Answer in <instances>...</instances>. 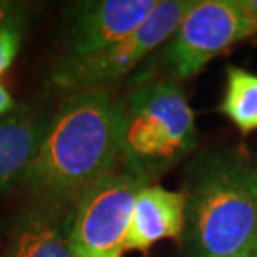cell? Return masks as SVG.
I'll return each mask as SVG.
<instances>
[{
    "label": "cell",
    "instance_id": "cell-1",
    "mask_svg": "<svg viewBox=\"0 0 257 257\" xmlns=\"http://www.w3.org/2000/svg\"><path fill=\"white\" fill-rule=\"evenodd\" d=\"M119 162V99L110 90L74 92L50 119L22 187L32 199L75 205Z\"/></svg>",
    "mask_w": 257,
    "mask_h": 257
},
{
    "label": "cell",
    "instance_id": "cell-2",
    "mask_svg": "<svg viewBox=\"0 0 257 257\" xmlns=\"http://www.w3.org/2000/svg\"><path fill=\"white\" fill-rule=\"evenodd\" d=\"M191 257H227L257 244V166L234 147H214L189 164L182 191Z\"/></svg>",
    "mask_w": 257,
    "mask_h": 257
},
{
    "label": "cell",
    "instance_id": "cell-3",
    "mask_svg": "<svg viewBox=\"0 0 257 257\" xmlns=\"http://www.w3.org/2000/svg\"><path fill=\"white\" fill-rule=\"evenodd\" d=\"M197 147L195 115L182 84L154 80L119 99V167L154 184Z\"/></svg>",
    "mask_w": 257,
    "mask_h": 257
},
{
    "label": "cell",
    "instance_id": "cell-4",
    "mask_svg": "<svg viewBox=\"0 0 257 257\" xmlns=\"http://www.w3.org/2000/svg\"><path fill=\"white\" fill-rule=\"evenodd\" d=\"M255 35V25L237 0H195L176 32L128 79V87L154 80L182 84L217 55Z\"/></svg>",
    "mask_w": 257,
    "mask_h": 257
},
{
    "label": "cell",
    "instance_id": "cell-5",
    "mask_svg": "<svg viewBox=\"0 0 257 257\" xmlns=\"http://www.w3.org/2000/svg\"><path fill=\"white\" fill-rule=\"evenodd\" d=\"M195 5V0H159L149 19L128 37L87 57H57L50 65V85L67 94L109 90L131 79L171 35Z\"/></svg>",
    "mask_w": 257,
    "mask_h": 257
},
{
    "label": "cell",
    "instance_id": "cell-6",
    "mask_svg": "<svg viewBox=\"0 0 257 257\" xmlns=\"http://www.w3.org/2000/svg\"><path fill=\"white\" fill-rule=\"evenodd\" d=\"M147 184L144 177L119 167L82 194L72 219L74 255L124 252L134 204Z\"/></svg>",
    "mask_w": 257,
    "mask_h": 257
},
{
    "label": "cell",
    "instance_id": "cell-7",
    "mask_svg": "<svg viewBox=\"0 0 257 257\" xmlns=\"http://www.w3.org/2000/svg\"><path fill=\"white\" fill-rule=\"evenodd\" d=\"M159 0H80L60 19L59 57H87L128 37L149 19Z\"/></svg>",
    "mask_w": 257,
    "mask_h": 257
},
{
    "label": "cell",
    "instance_id": "cell-8",
    "mask_svg": "<svg viewBox=\"0 0 257 257\" xmlns=\"http://www.w3.org/2000/svg\"><path fill=\"white\" fill-rule=\"evenodd\" d=\"M75 205L32 199L10 225L0 257H75L72 219Z\"/></svg>",
    "mask_w": 257,
    "mask_h": 257
},
{
    "label": "cell",
    "instance_id": "cell-9",
    "mask_svg": "<svg viewBox=\"0 0 257 257\" xmlns=\"http://www.w3.org/2000/svg\"><path fill=\"white\" fill-rule=\"evenodd\" d=\"M52 115L37 105L17 104L0 119V197L22 186L40 151Z\"/></svg>",
    "mask_w": 257,
    "mask_h": 257
},
{
    "label": "cell",
    "instance_id": "cell-10",
    "mask_svg": "<svg viewBox=\"0 0 257 257\" xmlns=\"http://www.w3.org/2000/svg\"><path fill=\"white\" fill-rule=\"evenodd\" d=\"M186 230V199L181 191L147 184L134 204L124 250H149L167 239L181 240Z\"/></svg>",
    "mask_w": 257,
    "mask_h": 257
},
{
    "label": "cell",
    "instance_id": "cell-11",
    "mask_svg": "<svg viewBox=\"0 0 257 257\" xmlns=\"http://www.w3.org/2000/svg\"><path fill=\"white\" fill-rule=\"evenodd\" d=\"M219 110L240 134L257 131V74L229 65Z\"/></svg>",
    "mask_w": 257,
    "mask_h": 257
},
{
    "label": "cell",
    "instance_id": "cell-12",
    "mask_svg": "<svg viewBox=\"0 0 257 257\" xmlns=\"http://www.w3.org/2000/svg\"><path fill=\"white\" fill-rule=\"evenodd\" d=\"M25 25H15L0 32V75L5 74L15 62L22 45Z\"/></svg>",
    "mask_w": 257,
    "mask_h": 257
},
{
    "label": "cell",
    "instance_id": "cell-13",
    "mask_svg": "<svg viewBox=\"0 0 257 257\" xmlns=\"http://www.w3.org/2000/svg\"><path fill=\"white\" fill-rule=\"evenodd\" d=\"M30 7L25 2L17 0H0V32L15 25H27Z\"/></svg>",
    "mask_w": 257,
    "mask_h": 257
},
{
    "label": "cell",
    "instance_id": "cell-14",
    "mask_svg": "<svg viewBox=\"0 0 257 257\" xmlns=\"http://www.w3.org/2000/svg\"><path fill=\"white\" fill-rule=\"evenodd\" d=\"M15 107H17V102L14 100L12 94L7 90V87L0 82V119H2L4 115L10 114Z\"/></svg>",
    "mask_w": 257,
    "mask_h": 257
},
{
    "label": "cell",
    "instance_id": "cell-15",
    "mask_svg": "<svg viewBox=\"0 0 257 257\" xmlns=\"http://www.w3.org/2000/svg\"><path fill=\"white\" fill-rule=\"evenodd\" d=\"M237 4L245 12V15L252 20V24L257 29V0H237Z\"/></svg>",
    "mask_w": 257,
    "mask_h": 257
},
{
    "label": "cell",
    "instance_id": "cell-16",
    "mask_svg": "<svg viewBox=\"0 0 257 257\" xmlns=\"http://www.w3.org/2000/svg\"><path fill=\"white\" fill-rule=\"evenodd\" d=\"M227 257H257V244L252 245V247L242 250V252H237V254H232V255H227Z\"/></svg>",
    "mask_w": 257,
    "mask_h": 257
},
{
    "label": "cell",
    "instance_id": "cell-17",
    "mask_svg": "<svg viewBox=\"0 0 257 257\" xmlns=\"http://www.w3.org/2000/svg\"><path fill=\"white\" fill-rule=\"evenodd\" d=\"M84 257H122V252H109V254H94V255H84Z\"/></svg>",
    "mask_w": 257,
    "mask_h": 257
}]
</instances>
